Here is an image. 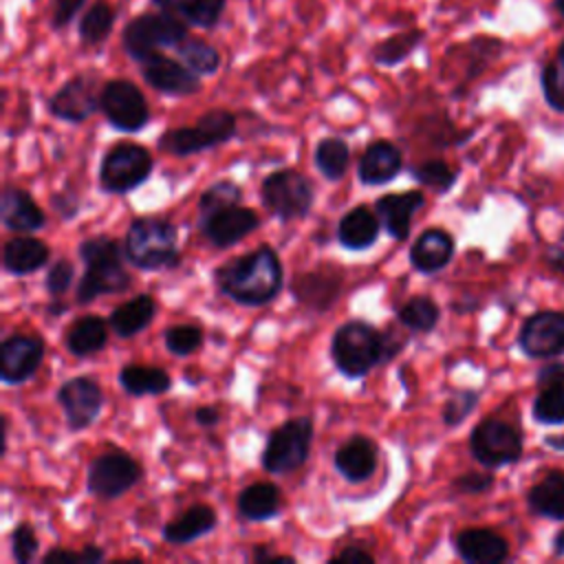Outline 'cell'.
Listing matches in <instances>:
<instances>
[{"mask_svg": "<svg viewBox=\"0 0 564 564\" xmlns=\"http://www.w3.org/2000/svg\"><path fill=\"white\" fill-rule=\"evenodd\" d=\"M194 419H196V423L203 425V427H214V425L220 421V412H218V408H214V405H200V408L194 412Z\"/></svg>", "mask_w": 564, "mask_h": 564, "instance_id": "obj_50", "label": "cell"}, {"mask_svg": "<svg viewBox=\"0 0 564 564\" xmlns=\"http://www.w3.org/2000/svg\"><path fill=\"white\" fill-rule=\"evenodd\" d=\"M518 344L533 359H549L564 352V313H533L520 328Z\"/></svg>", "mask_w": 564, "mask_h": 564, "instance_id": "obj_15", "label": "cell"}, {"mask_svg": "<svg viewBox=\"0 0 564 564\" xmlns=\"http://www.w3.org/2000/svg\"><path fill=\"white\" fill-rule=\"evenodd\" d=\"M152 172V156L137 143H119L99 165V183L110 194H128L148 181Z\"/></svg>", "mask_w": 564, "mask_h": 564, "instance_id": "obj_9", "label": "cell"}, {"mask_svg": "<svg viewBox=\"0 0 564 564\" xmlns=\"http://www.w3.org/2000/svg\"><path fill=\"white\" fill-rule=\"evenodd\" d=\"M236 132V117L229 110L216 108L207 110L200 115L194 128H172L167 130L161 139L159 145L161 150L176 154V156H187L194 152H203L207 148L220 145L229 141Z\"/></svg>", "mask_w": 564, "mask_h": 564, "instance_id": "obj_6", "label": "cell"}, {"mask_svg": "<svg viewBox=\"0 0 564 564\" xmlns=\"http://www.w3.org/2000/svg\"><path fill=\"white\" fill-rule=\"evenodd\" d=\"M0 218L7 229L18 234H29L44 225V212L35 205V200L24 189H18V187H7L2 192Z\"/></svg>", "mask_w": 564, "mask_h": 564, "instance_id": "obj_25", "label": "cell"}, {"mask_svg": "<svg viewBox=\"0 0 564 564\" xmlns=\"http://www.w3.org/2000/svg\"><path fill=\"white\" fill-rule=\"evenodd\" d=\"M438 317L441 311L436 302L425 295H414L399 308V322L419 333H430L438 324Z\"/></svg>", "mask_w": 564, "mask_h": 564, "instance_id": "obj_39", "label": "cell"}, {"mask_svg": "<svg viewBox=\"0 0 564 564\" xmlns=\"http://www.w3.org/2000/svg\"><path fill=\"white\" fill-rule=\"evenodd\" d=\"M264 207L280 220L304 218L315 200L311 181L295 170L271 172L260 185Z\"/></svg>", "mask_w": 564, "mask_h": 564, "instance_id": "obj_8", "label": "cell"}, {"mask_svg": "<svg viewBox=\"0 0 564 564\" xmlns=\"http://www.w3.org/2000/svg\"><path fill=\"white\" fill-rule=\"evenodd\" d=\"M108 341L106 322L97 315L79 317L66 333V348L75 357H90L99 352Z\"/></svg>", "mask_w": 564, "mask_h": 564, "instance_id": "obj_33", "label": "cell"}, {"mask_svg": "<svg viewBox=\"0 0 564 564\" xmlns=\"http://www.w3.org/2000/svg\"><path fill=\"white\" fill-rule=\"evenodd\" d=\"M150 4L181 18L187 26L214 29L223 18L227 0H150Z\"/></svg>", "mask_w": 564, "mask_h": 564, "instance_id": "obj_27", "label": "cell"}, {"mask_svg": "<svg viewBox=\"0 0 564 564\" xmlns=\"http://www.w3.org/2000/svg\"><path fill=\"white\" fill-rule=\"evenodd\" d=\"M117 22V9L108 0H95L77 24V35L86 46H99L112 33Z\"/></svg>", "mask_w": 564, "mask_h": 564, "instance_id": "obj_35", "label": "cell"}, {"mask_svg": "<svg viewBox=\"0 0 564 564\" xmlns=\"http://www.w3.org/2000/svg\"><path fill=\"white\" fill-rule=\"evenodd\" d=\"M478 403V392L474 390H458L452 394V399L443 408V423L445 425H458L460 421L467 419V414L476 408Z\"/></svg>", "mask_w": 564, "mask_h": 564, "instance_id": "obj_44", "label": "cell"}, {"mask_svg": "<svg viewBox=\"0 0 564 564\" xmlns=\"http://www.w3.org/2000/svg\"><path fill=\"white\" fill-rule=\"evenodd\" d=\"M156 313V304L150 295H137L110 313V328L119 337H132L143 330Z\"/></svg>", "mask_w": 564, "mask_h": 564, "instance_id": "obj_32", "label": "cell"}, {"mask_svg": "<svg viewBox=\"0 0 564 564\" xmlns=\"http://www.w3.org/2000/svg\"><path fill=\"white\" fill-rule=\"evenodd\" d=\"M42 562H44V564H51V562H53V564H57V562H64V564H70V562L82 564V553H73V551H64V549H55V551L46 553Z\"/></svg>", "mask_w": 564, "mask_h": 564, "instance_id": "obj_51", "label": "cell"}, {"mask_svg": "<svg viewBox=\"0 0 564 564\" xmlns=\"http://www.w3.org/2000/svg\"><path fill=\"white\" fill-rule=\"evenodd\" d=\"M57 403L64 410L66 425L73 432L88 427L101 412L104 394L97 381L90 377H75L59 386Z\"/></svg>", "mask_w": 564, "mask_h": 564, "instance_id": "obj_14", "label": "cell"}, {"mask_svg": "<svg viewBox=\"0 0 564 564\" xmlns=\"http://www.w3.org/2000/svg\"><path fill=\"white\" fill-rule=\"evenodd\" d=\"M170 375L163 368L154 366H126L119 372V386L132 394V397H143V394H163L170 390Z\"/></svg>", "mask_w": 564, "mask_h": 564, "instance_id": "obj_36", "label": "cell"}, {"mask_svg": "<svg viewBox=\"0 0 564 564\" xmlns=\"http://www.w3.org/2000/svg\"><path fill=\"white\" fill-rule=\"evenodd\" d=\"M178 231L176 227L156 216H145L132 220L126 242H123V253L126 258L143 269V271H159L174 267L178 262Z\"/></svg>", "mask_w": 564, "mask_h": 564, "instance_id": "obj_3", "label": "cell"}, {"mask_svg": "<svg viewBox=\"0 0 564 564\" xmlns=\"http://www.w3.org/2000/svg\"><path fill=\"white\" fill-rule=\"evenodd\" d=\"M73 275H75V269L68 260H57L48 273H46V291L51 295H62L68 291L70 282H73Z\"/></svg>", "mask_w": 564, "mask_h": 564, "instance_id": "obj_46", "label": "cell"}, {"mask_svg": "<svg viewBox=\"0 0 564 564\" xmlns=\"http://www.w3.org/2000/svg\"><path fill=\"white\" fill-rule=\"evenodd\" d=\"M527 502L538 516L564 520V471H549L540 482L529 489Z\"/></svg>", "mask_w": 564, "mask_h": 564, "instance_id": "obj_30", "label": "cell"}, {"mask_svg": "<svg viewBox=\"0 0 564 564\" xmlns=\"http://www.w3.org/2000/svg\"><path fill=\"white\" fill-rule=\"evenodd\" d=\"M141 75L148 86H152L159 93L174 95V97H187L200 90V75L194 73L183 62H176L161 51L148 55L139 62Z\"/></svg>", "mask_w": 564, "mask_h": 564, "instance_id": "obj_13", "label": "cell"}, {"mask_svg": "<svg viewBox=\"0 0 564 564\" xmlns=\"http://www.w3.org/2000/svg\"><path fill=\"white\" fill-rule=\"evenodd\" d=\"M176 55L185 66H189L198 75H214L220 68L218 48L198 37H185L176 46Z\"/></svg>", "mask_w": 564, "mask_h": 564, "instance_id": "obj_38", "label": "cell"}, {"mask_svg": "<svg viewBox=\"0 0 564 564\" xmlns=\"http://www.w3.org/2000/svg\"><path fill=\"white\" fill-rule=\"evenodd\" d=\"M375 557L359 549V546H346L344 551H339L335 557H330V562H372Z\"/></svg>", "mask_w": 564, "mask_h": 564, "instance_id": "obj_49", "label": "cell"}, {"mask_svg": "<svg viewBox=\"0 0 564 564\" xmlns=\"http://www.w3.org/2000/svg\"><path fill=\"white\" fill-rule=\"evenodd\" d=\"M412 176L419 183H423V185H427V187H432L441 194L447 192L456 183V172L445 161H438V159L425 161V163L412 167Z\"/></svg>", "mask_w": 564, "mask_h": 564, "instance_id": "obj_42", "label": "cell"}, {"mask_svg": "<svg viewBox=\"0 0 564 564\" xmlns=\"http://www.w3.org/2000/svg\"><path fill=\"white\" fill-rule=\"evenodd\" d=\"M350 148L339 137H326L315 148V167L322 172L324 178L337 181L348 170Z\"/></svg>", "mask_w": 564, "mask_h": 564, "instance_id": "obj_37", "label": "cell"}, {"mask_svg": "<svg viewBox=\"0 0 564 564\" xmlns=\"http://www.w3.org/2000/svg\"><path fill=\"white\" fill-rule=\"evenodd\" d=\"M311 441H313L311 419L308 416L291 419L269 434L260 463L269 474L295 471L306 463Z\"/></svg>", "mask_w": 564, "mask_h": 564, "instance_id": "obj_7", "label": "cell"}, {"mask_svg": "<svg viewBox=\"0 0 564 564\" xmlns=\"http://www.w3.org/2000/svg\"><path fill=\"white\" fill-rule=\"evenodd\" d=\"M11 551H13V560L18 564H29L35 553H37V538L33 533V529L22 522L13 529V535H11Z\"/></svg>", "mask_w": 564, "mask_h": 564, "instance_id": "obj_45", "label": "cell"}, {"mask_svg": "<svg viewBox=\"0 0 564 564\" xmlns=\"http://www.w3.org/2000/svg\"><path fill=\"white\" fill-rule=\"evenodd\" d=\"M200 344H203V333L194 324H178V326H172L165 330V348L172 355L185 357V355L194 352Z\"/></svg>", "mask_w": 564, "mask_h": 564, "instance_id": "obj_43", "label": "cell"}, {"mask_svg": "<svg viewBox=\"0 0 564 564\" xmlns=\"http://www.w3.org/2000/svg\"><path fill=\"white\" fill-rule=\"evenodd\" d=\"M423 205H425L423 192L410 189V192H397V194L381 196L375 203V212L390 238L405 240L410 234V227H412V216Z\"/></svg>", "mask_w": 564, "mask_h": 564, "instance_id": "obj_19", "label": "cell"}, {"mask_svg": "<svg viewBox=\"0 0 564 564\" xmlns=\"http://www.w3.org/2000/svg\"><path fill=\"white\" fill-rule=\"evenodd\" d=\"M44 359V341L37 335H11L0 344V379L4 383H24Z\"/></svg>", "mask_w": 564, "mask_h": 564, "instance_id": "obj_16", "label": "cell"}, {"mask_svg": "<svg viewBox=\"0 0 564 564\" xmlns=\"http://www.w3.org/2000/svg\"><path fill=\"white\" fill-rule=\"evenodd\" d=\"M99 110L106 121L121 132H137L145 128L150 108L137 84L130 79H110L99 90Z\"/></svg>", "mask_w": 564, "mask_h": 564, "instance_id": "obj_10", "label": "cell"}, {"mask_svg": "<svg viewBox=\"0 0 564 564\" xmlns=\"http://www.w3.org/2000/svg\"><path fill=\"white\" fill-rule=\"evenodd\" d=\"M403 167V156L401 150L392 141H375L370 143L357 165V174L361 183L366 185H383L392 181Z\"/></svg>", "mask_w": 564, "mask_h": 564, "instance_id": "obj_22", "label": "cell"}, {"mask_svg": "<svg viewBox=\"0 0 564 564\" xmlns=\"http://www.w3.org/2000/svg\"><path fill=\"white\" fill-rule=\"evenodd\" d=\"M95 110H99V95L95 90V79L88 75L70 77L48 99V112L68 123H82Z\"/></svg>", "mask_w": 564, "mask_h": 564, "instance_id": "obj_17", "label": "cell"}, {"mask_svg": "<svg viewBox=\"0 0 564 564\" xmlns=\"http://www.w3.org/2000/svg\"><path fill=\"white\" fill-rule=\"evenodd\" d=\"M251 560L253 562H293V557L289 555H273L267 546H253Z\"/></svg>", "mask_w": 564, "mask_h": 564, "instance_id": "obj_52", "label": "cell"}, {"mask_svg": "<svg viewBox=\"0 0 564 564\" xmlns=\"http://www.w3.org/2000/svg\"><path fill=\"white\" fill-rule=\"evenodd\" d=\"M377 445L372 438L355 434L333 456L335 469L350 482L368 480L377 469Z\"/></svg>", "mask_w": 564, "mask_h": 564, "instance_id": "obj_20", "label": "cell"}, {"mask_svg": "<svg viewBox=\"0 0 564 564\" xmlns=\"http://www.w3.org/2000/svg\"><path fill=\"white\" fill-rule=\"evenodd\" d=\"M456 553L469 564H500L509 555L507 540L491 529H465L454 540Z\"/></svg>", "mask_w": 564, "mask_h": 564, "instance_id": "obj_21", "label": "cell"}, {"mask_svg": "<svg viewBox=\"0 0 564 564\" xmlns=\"http://www.w3.org/2000/svg\"><path fill=\"white\" fill-rule=\"evenodd\" d=\"M86 0H53V13H51V29L62 31L68 26L77 13L84 9Z\"/></svg>", "mask_w": 564, "mask_h": 564, "instance_id": "obj_47", "label": "cell"}, {"mask_svg": "<svg viewBox=\"0 0 564 564\" xmlns=\"http://www.w3.org/2000/svg\"><path fill=\"white\" fill-rule=\"evenodd\" d=\"M491 476H487V474H465V476H460L456 482H454V487L460 491V494H482V491H487L489 487H491Z\"/></svg>", "mask_w": 564, "mask_h": 564, "instance_id": "obj_48", "label": "cell"}, {"mask_svg": "<svg viewBox=\"0 0 564 564\" xmlns=\"http://www.w3.org/2000/svg\"><path fill=\"white\" fill-rule=\"evenodd\" d=\"M258 223L260 218L253 209L238 207V205L223 207L207 216H198V227L203 236L218 249L240 242L245 236H249L258 227Z\"/></svg>", "mask_w": 564, "mask_h": 564, "instance_id": "obj_18", "label": "cell"}, {"mask_svg": "<svg viewBox=\"0 0 564 564\" xmlns=\"http://www.w3.org/2000/svg\"><path fill=\"white\" fill-rule=\"evenodd\" d=\"M454 256V240L443 229L423 231L410 247V262L421 273H436L447 267Z\"/></svg>", "mask_w": 564, "mask_h": 564, "instance_id": "obj_24", "label": "cell"}, {"mask_svg": "<svg viewBox=\"0 0 564 564\" xmlns=\"http://www.w3.org/2000/svg\"><path fill=\"white\" fill-rule=\"evenodd\" d=\"M238 511L242 518L262 522L280 511V489L273 482H253L238 496Z\"/></svg>", "mask_w": 564, "mask_h": 564, "instance_id": "obj_31", "label": "cell"}, {"mask_svg": "<svg viewBox=\"0 0 564 564\" xmlns=\"http://www.w3.org/2000/svg\"><path fill=\"white\" fill-rule=\"evenodd\" d=\"M242 198V189L234 183V181H218L214 185H209L198 200V216H207L214 214L223 207H231L238 205Z\"/></svg>", "mask_w": 564, "mask_h": 564, "instance_id": "obj_40", "label": "cell"}, {"mask_svg": "<svg viewBox=\"0 0 564 564\" xmlns=\"http://www.w3.org/2000/svg\"><path fill=\"white\" fill-rule=\"evenodd\" d=\"M79 553H82V564H93V562H101L104 560V551L99 546H95V544L84 546Z\"/></svg>", "mask_w": 564, "mask_h": 564, "instance_id": "obj_53", "label": "cell"}, {"mask_svg": "<svg viewBox=\"0 0 564 564\" xmlns=\"http://www.w3.org/2000/svg\"><path fill=\"white\" fill-rule=\"evenodd\" d=\"M379 236V218L370 207L357 205L346 212L337 225V240L341 247L350 251H364L377 242Z\"/></svg>", "mask_w": 564, "mask_h": 564, "instance_id": "obj_26", "label": "cell"}, {"mask_svg": "<svg viewBox=\"0 0 564 564\" xmlns=\"http://www.w3.org/2000/svg\"><path fill=\"white\" fill-rule=\"evenodd\" d=\"M540 392L533 401V419L546 425L564 423V366H549L540 372Z\"/></svg>", "mask_w": 564, "mask_h": 564, "instance_id": "obj_23", "label": "cell"}, {"mask_svg": "<svg viewBox=\"0 0 564 564\" xmlns=\"http://www.w3.org/2000/svg\"><path fill=\"white\" fill-rule=\"evenodd\" d=\"M557 55H562V57H564V40H562V44L557 46Z\"/></svg>", "mask_w": 564, "mask_h": 564, "instance_id": "obj_57", "label": "cell"}, {"mask_svg": "<svg viewBox=\"0 0 564 564\" xmlns=\"http://www.w3.org/2000/svg\"><path fill=\"white\" fill-rule=\"evenodd\" d=\"M282 264L278 253L262 245L240 258L229 260L216 271L220 291L238 304H269L282 291Z\"/></svg>", "mask_w": 564, "mask_h": 564, "instance_id": "obj_1", "label": "cell"}, {"mask_svg": "<svg viewBox=\"0 0 564 564\" xmlns=\"http://www.w3.org/2000/svg\"><path fill=\"white\" fill-rule=\"evenodd\" d=\"M141 478L139 463L121 452H110L93 458L88 465L86 487L101 500H115L134 487Z\"/></svg>", "mask_w": 564, "mask_h": 564, "instance_id": "obj_12", "label": "cell"}, {"mask_svg": "<svg viewBox=\"0 0 564 564\" xmlns=\"http://www.w3.org/2000/svg\"><path fill=\"white\" fill-rule=\"evenodd\" d=\"M423 37H425V31L421 29H403L394 35L379 40L370 48V59L379 66H397L419 48Z\"/></svg>", "mask_w": 564, "mask_h": 564, "instance_id": "obj_34", "label": "cell"}, {"mask_svg": "<svg viewBox=\"0 0 564 564\" xmlns=\"http://www.w3.org/2000/svg\"><path fill=\"white\" fill-rule=\"evenodd\" d=\"M383 335L368 322H346L330 339V357L335 368L350 379L368 375L383 361Z\"/></svg>", "mask_w": 564, "mask_h": 564, "instance_id": "obj_4", "label": "cell"}, {"mask_svg": "<svg viewBox=\"0 0 564 564\" xmlns=\"http://www.w3.org/2000/svg\"><path fill=\"white\" fill-rule=\"evenodd\" d=\"M471 456L485 467L511 465L522 456L520 432L500 419L480 421L469 436Z\"/></svg>", "mask_w": 564, "mask_h": 564, "instance_id": "obj_11", "label": "cell"}, {"mask_svg": "<svg viewBox=\"0 0 564 564\" xmlns=\"http://www.w3.org/2000/svg\"><path fill=\"white\" fill-rule=\"evenodd\" d=\"M216 511L207 505H194L176 520L163 527V538L172 544H187L207 535L216 527Z\"/></svg>", "mask_w": 564, "mask_h": 564, "instance_id": "obj_29", "label": "cell"}, {"mask_svg": "<svg viewBox=\"0 0 564 564\" xmlns=\"http://www.w3.org/2000/svg\"><path fill=\"white\" fill-rule=\"evenodd\" d=\"M553 7H555L557 13L564 18V0H553Z\"/></svg>", "mask_w": 564, "mask_h": 564, "instance_id": "obj_56", "label": "cell"}, {"mask_svg": "<svg viewBox=\"0 0 564 564\" xmlns=\"http://www.w3.org/2000/svg\"><path fill=\"white\" fill-rule=\"evenodd\" d=\"M553 551H555L557 555H564V529L555 535V540H553Z\"/></svg>", "mask_w": 564, "mask_h": 564, "instance_id": "obj_55", "label": "cell"}, {"mask_svg": "<svg viewBox=\"0 0 564 564\" xmlns=\"http://www.w3.org/2000/svg\"><path fill=\"white\" fill-rule=\"evenodd\" d=\"M48 260V247L31 236H15L2 249V264L13 275H26L42 269Z\"/></svg>", "mask_w": 564, "mask_h": 564, "instance_id": "obj_28", "label": "cell"}, {"mask_svg": "<svg viewBox=\"0 0 564 564\" xmlns=\"http://www.w3.org/2000/svg\"><path fill=\"white\" fill-rule=\"evenodd\" d=\"M549 264H551L557 273L564 275V249H553V251L549 253Z\"/></svg>", "mask_w": 564, "mask_h": 564, "instance_id": "obj_54", "label": "cell"}, {"mask_svg": "<svg viewBox=\"0 0 564 564\" xmlns=\"http://www.w3.org/2000/svg\"><path fill=\"white\" fill-rule=\"evenodd\" d=\"M86 271L77 284V302L90 304L99 295L121 293L130 286V275L121 264V247L108 236H93L79 245Z\"/></svg>", "mask_w": 564, "mask_h": 564, "instance_id": "obj_2", "label": "cell"}, {"mask_svg": "<svg viewBox=\"0 0 564 564\" xmlns=\"http://www.w3.org/2000/svg\"><path fill=\"white\" fill-rule=\"evenodd\" d=\"M540 84H542L546 104L553 110L564 112V57L562 55L555 53V57L542 66Z\"/></svg>", "mask_w": 564, "mask_h": 564, "instance_id": "obj_41", "label": "cell"}, {"mask_svg": "<svg viewBox=\"0 0 564 564\" xmlns=\"http://www.w3.org/2000/svg\"><path fill=\"white\" fill-rule=\"evenodd\" d=\"M185 37H189V26L181 18L156 9L134 15L123 26L121 48L139 64L156 51L176 48Z\"/></svg>", "mask_w": 564, "mask_h": 564, "instance_id": "obj_5", "label": "cell"}]
</instances>
